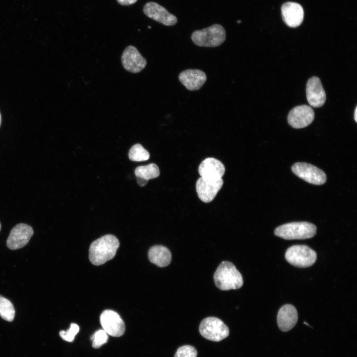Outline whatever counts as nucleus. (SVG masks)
<instances>
[{
	"label": "nucleus",
	"mask_w": 357,
	"mask_h": 357,
	"mask_svg": "<svg viewBox=\"0 0 357 357\" xmlns=\"http://www.w3.org/2000/svg\"><path fill=\"white\" fill-rule=\"evenodd\" d=\"M119 246L118 238L114 235H105L94 241L89 250V258L95 265H101L113 259Z\"/></svg>",
	"instance_id": "nucleus-1"
},
{
	"label": "nucleus",
	"mask_w": 357,
	"mask_h": 357,
	"mask_svg": "<svg viewBox=\"0 0 357 357\" xmlns=\"http://www.w3.org/2000/svg\"><path fill=\"white\" fill-rule=\"evenodd\" d=\"M216 287L223 291L240 288L243 284L242 277L231 262L223 261L214 274Z\"/></svg>",
	"instance_id": "nucleus-2"
},
{
	"label": "nucleus",
	"mask_w": 357,
	"mask_h": 357,
	"mask_svg": "<svg viewBox=\"0 0 357 357\" xmlns=\"http://www.w3.org/2000/svg\"><path fill=\"white\" fill-rule=\"evenodd\" d=\"M316 227L307 222H291L276 228V236L287 240L304 239L313 237L316 233Z\"/></svg>",
	"instance_id": "nucleus-3"
},
{
	"label": "nucleus",
	"mask_w": 357,
	"mask_h": 357,
	"mask_svg": "<svg viewBox=\"0 0 357 357\" xmlns=\"http://www.w3.org/2000/svg\"><path fill=\"white\" fill-rule=\"evenodd\" d=\"M226 37L224 28L219 24L201 30H196L191 35L193 42L197 46L206 47H216L221 45Z\"/></svg>",
	"instance_id": "nucleus-4"
},
{
	"label": "nucleus",
	"mask_w": 357,
	"mask_h": 357,
	"mask_svg": "<svg viewBox=\"0 0 357 357\" xmlns=\"http://www.w3.org/2000/svg\"><path fill=\"white\" fill-rule=\"evenodd\" d=\"M316 252L304 245H294L290 247L285 253L286 260L291 265L299 268L312 265L316 261Z\"/></svg>",
	"instance_id": "nucleus-5"
},
{
	"label": "nucleus",
	"mask_w": 357,
	"mask_h": 357,
	"mask_svg": "<svg viewBox=\"0 0 357 357\" xmlns=\"http://www.w3.org/2000/svg\"><path fill=\"white\" fill-rule=\"evenodd\" d=\"M201 335L207 340L219 342L229 335L228 326L221 319L215 317L204 319L199 325Z\"/></svg>",
	"instance_id": "nucleus-6"
},
{
	"label": "nucleus",
	"mask_w": 357,
	"mask_h": 357,
	"mask_svg": "<svg viewBox=\"0 0 357 357\" xmlns=\"http://www.w3.org/2000/svg\"><path fill=\"white\" fill-rule=\"evenodd\" d=\"M292 170L296 176L309 183L321 185L326 181L325 173L310 164L296 163L292 166Z\"/></svg>",
	"instance_id": "nucleus-7"
},
{
	"label": "nucleus",
	"mask_w": 357,
	"mask_h": 357,
	"mask_svg": "<svg viewBox=\"0 0 357 357\" xmlns=\"http://www.w3.org/2000/svg\"><path fill=\"white\" fill-rule=\"evenodd\" d=\"M100 323L103 330L112 336L120 337L125 332L123 321L119 315L114 310H104L100 316Z\"/></svg>",
	"instance_id": "nucleus-8"
},
{
	"label": "nucleus",
	"mask_w": 357,
	"mask_h": 357,
	"mask_svg": "<svg viewBox=\"0 0 357 357\" xmlns=\"http://www.w3.org/2000/svg\"><path fill=\"white\" fill-rule=\"evenodd\" d=\"M33 233L30 226L24 223L18 224L11 230L6 245L12 250L21 248L27 244Z\"/></svg>",
	"instance_id": "nucleus-9"
},
{
	"label": "nucleus",
	"mask_w": 357,
	"mask_h": 357,
	"mask_svg": "<svg viewBox=\"0 0 357 357\" xmlns=\"http://www.w3.org/2000/svg\"><path fill=\"white\" fill-rule=\"evenodd\" d=\"M121 61L123 67L127 71L133 73L140 72L147 64L145 59L133 46H129L124 49Z\"/></svg>",
	"instance_id": "nucleus-10"
},
{
	"label": "nucleus",
	"mask_w": 357,
	"mask_h": 357,
	"mask_svg": "<svg viewBox=\"0 0 357 357\" xmlns=\"http://www.w3.org/2000/svg\"><path fill=\"white\" fill-rule=\"evenodd\" d=\"M223 184V179H210L202 177L198 179L196 189L199 199L205 203L212 201Z\"/></svg>",
	"instance_id": "nucleus-11"
},
{
	"label": "nucleus",
	"mask_w": 357,
	"mask_h": 357,
	"mask_svg": "<svg viewBox=\"0 0 357 357\" xmlns=\"http://www.w3.org/2000/svg\"><path fill=\"white\" fill-rule=\"evenodd\" d=\"M314 113L312 109L305 105L297 106L292 109L288 116L289 124L295 128H301L309 125L313 120Z\"/></svg>",
	"instance_id": "nucleus-12"
},
{
	"label": "nucleus",
	"mask_w": 357,
	"mask_h": 357,
	"mask_svg": "<svg viewBox=\"0 0 357 357\" xmlns=\"http://www.w3.org/2000/svg\"><path fill=\"white\" fill-rule=\"evenodd\" d=\"M143 12L148 17L166 26H172L178 21L177 18L167 9L155 2H148L143 7Z\"/></svg>",
	"instance_id": "nucleus-13"
},
{
	"label": "nucleus",
	"mask_w": 357,
	"mask_h": 357,
	"mask_svg": "<svg viewBox=\"0 0 357 357\" xmlns=\"http://www.w3.org/2000/svg\"><path fill=\"white\" fill-rule=\"evenodd\" d=\"M306 93L307 101L313 107H320L326 101L325 92L320 80L316 76H313L308 80Z\"/></svg>",
	"instance_id": "nucleus-14"
},
{
	"label": "nucleus",
	"mask_w": 357,
	"mask_h": 357,
	"mask_svg": "<svg viewBox=\"0 0 357 357\" xmlns=\"http://www.w3.org/2000/svg\"><path fill=\"white\" fill-rule=\"evenodd\" d=\"M178 79L185 87L190 91L199 90L207 80L203 71L197 69H188L181 72Z\"/></svg>",
	"instance_id": "nucleus-15"
},
{
	"label": "nucleus",
	"mask_w": 357,
	"mask_h": 357,
	"mask_svg": "<svg viewBox=\"0 0 357 357\" xmlns=\"http://www.w3.org/2000/svg\"><path fill=\"white\" fill-rule=\"evenodd\" d=\"M283 21L290 27H297L300 25L303 19L304 12L302 6L294 2H287L281 7Z\"/></svg>",
	"instance_id": "nucleus-16"
},
{
	"label": "nucleus",
	"mask_w": 357,
	"mask_h": 357,
	"mask_svg": "<svg viewBox=\"0 0 357 357\" xmlns=\"http://www.w3.org/2000/svg\"><path fill=\"white\" fill-rule=\"evenodd\" d=\"M198 172L201 177L210 179L221 178L225 172L223 164L214 158H208L200 164Z\"/></svg>",
	"instance_id": "nucleus-17"
},
{
	"label": "nucleus",
	"mask_w": 357,
	"mask_h": 357,
	"mask_svg": "<svg viewBox=\"0 0 357 357\" xmlns=\"http://www.w3.org/2000/svg\"><path fill=\"white\" fill-rule=\"evenodd\" d=\"M298 314L296 308L287 304L282 306L277 314V321L279 329L283 332L291 330L297 324Z\"/></svg>",
	"instance_id": "nucleus-18"
},
{
	"label": "nucleus",
	"mask_w": 357,
	"mask_h": 357,
	"mask_svg": "<svg viewBox=\"0 0 357 357\" xmlns=\"http://www.w3.org/2000/svg\"><path fill=\"white\" fill-rule=\"evenodd\" d=\"M150 261L160 267L168 266L172 260V254L168 248L163 245H154L148 251Z\"/></svg>",
	"instance_id": "nucleus-19"
},
{
	"label": "nucleus",
	"mask_w": 357,
	"mask_h": 357,
	"mask_svg": "<svg viewBox=\"0 0 357 357\" xmlns=\"http://www.w3.org/2000/svg\"><path fill=\"white\" fill-rule=\"evenodd\" d=\"M134 174L137 178L138 184L143 186L147 183L149 179L158 177L160 171L157 165L151 163L137 167L134 171Z\"/></svg>",
	"instance_id": "nucleus-20"
},
{
	"label": "nucleus",
	"mask_w": 357,
	"mask_h": 357,
	"mask_svg": "<svg viewBox=\"0 0 357 357\" xmlns=\"http://www.w3.org/2000/svg\"><path fill=\"white\" fill-rule=\"evenodd\" d=\"M15 309L12 303L7 298L0 295V316L4 320L12 321L15 316Z\"/></svg>",
	"instance_id": "nucleus-21"
},
{
	"label": "nucleus",
	"mask_w": 357,
	"mask_h": 357,
	"mask_svg": "<svg viewBox=\"0 0 357 357\" xmlns=\"http://www.w3.org/2000/svg\"><path fill=\"white\" fill-rule=\"evenodd\" d=\"M129 159L132 161H146L150 157V154L140 144L133 145L128 153Z\"/></svg>",
	"instance_id": "nucleus-22"
},
{
	"label": "nucleus",
	"mask_w": 357,
	"mask_h": 357,
	"mask_svg": "<svg viewBox=\"0 0 357 357\" xmlns=\"http://www.w3.org/2000/svg\"><path fill=\"white\" fill-rule=\"evenodd\" d=\"M91 340L92 341V347L99 348L108 342V334L104 330H99L91 337Z\"/></svg>",
	"instance_id": "nucleus-23"
},
{
	"label": "nucleus",
	"mask_w": 357,
	"mask_h": 357,
	"mask_svg": "<svg viewBox=\"0 0 357 357\" xmlns=\"http://www.w3.org/2000/svg\"><path fill=\"white\" fill-rule=\"evenodd\" d=\"M79 331V327L78 325L75 323H71L70 328L66 331L61 330L60 332L61 338L66 341L72 342L75 335Z\"/></svg>",
	"instance_id": "nucleus-24"
},
{
	"label": "nucleus",
	"mask_w": 357,
	"mask_h": 357,
	"mask_svg": "<svg viewBox=\"0 0 357 357\" xmlns=\"http://www.w3.org/2000/svg\"><path fill=\"white\" fill-rule=\"evenodd\" d=\"M197 352L195 348L190 345L179 347L177 351L175 357H196Z\"/></svg>",
	"instance_id": "nucleus-25"
},
{
	"label": "nucleus",
	"mask_w": 357,
	"mask_h": 357,
	"mask_svg": "<svg viewBox=\"0 0 357 357\" xmlns=\"http://www.w3.org/2000/svg\"><path fill=\"white\" fill-rule=\"evenodd\" d=\"M137 0H117L118 2L123 5H128L133 4Z\"/></svg>",
	"instance_id": "nucleus-26"
},
{
	"label": "nucleus",
	"mask_w": 357,
	"mask_h": 357,
	"mask_svg": "<svg viewBox=\"0 0 357 357\" xmlns=\"http://www.w3.org/2000/svg\"><path fill=\"white\" fill-rule=\"evenodd\" d=\"M354 119H355V121L357 122V107H356L355 110Z\"/></svg>",
	"instance_id": "nucleus-27"
},
{
	"label": "nucleus",
	"mask_w": 357,
	"mask_h": 357,
	"mask_svg": "<svg viewBox=\"0 0 357 357\" xmlns=\"http://www.w3.org/2000/svg\"><path fill=\"white\" fill-rule=\"evenodd\" d=\"M1 116L0 113V126L1 125Z\"/></svg>",
	"instance_id": "nucleus-28"
},
{
	"label": "nucleus",
	"mask_w": 357,
	"mask_h": 357,
	"mask_svg": "<svg viewBox=\"0 0 357 357\" xmlns=\"http://www.w3.org/2000/svg\"><path fill=\"white\" fill-rule=\"evenodd\" d=\"M0 229H1V224L0 223Z\"/></svg>",
	"instance_id": "nucleus-29"
}]
</instances>
